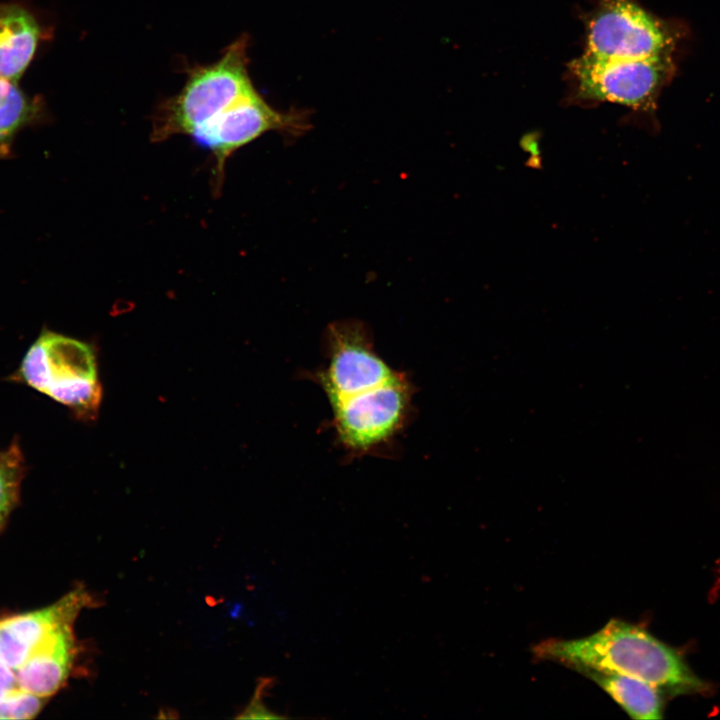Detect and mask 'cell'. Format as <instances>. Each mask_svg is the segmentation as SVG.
Returning a JSON list of instances; mask_svg holds the SVG:
<instances>
[{
	"label": "cell",
	"mask_w": 720,
	"mask_h": 720,
	"mask_svg": "<svg viewBox=\"0 0 720 720\" xmlns=\"http://www.w3.org/2000/svg\"><path fill=\"white\" fill-rule=\"evenodd\" d=\"M305 128L302 117L275 110L253 90L199 127L191 137L214 154L216 176L221 179L226 160L239 148L269 131L296 135Z\"/></svg>",
	"instance_id": "obj_8"
},
{
	"label": "cell",
	"mask_w": 720,
	"mask_h": 720,
	"mask_svg": "<svg viewBox=\"0 0 720 720\" xmlns=\"http://www.w3.org/2000/svg\"><path fill=\"white\" fill-rule=\"evenodd\" d=\"M41 104L16 82L0 77V155L9 151L16 133L38 118Z\"/></svg>",
	"instance_id": "obj_13"
},
{
	"label": "cell",
	"mask_w": 720,
	"mask_h": 720,
	"mask_svg": "<svg viewBox=\"0 0 720 720\" xmlns=\"http://www.w3.org/2000/svg\"><path fill=\"white\" fill-rule=\"evenodd\" d=\"M412 387L399 374L373 389L330 403L340 444L353 456L390 443L408 420Z\"/></svg>",
	"instance_id": "obj_6"
},
{
	"label": "cell",
	"mask_w": 720,
	"mask_h": 720,
	"mask_svg": "<svg viewBox=\"0 0 720 720\" xmlns=\"http://www.w3.org/2000/svg\"><path fill=\"white\" fill-rule=\"evenodd\" d=\"M328 363L315 376L330 403L393 379V370L375 351L368 329L358 321L332 323L326 332Z\"/></svg>",
	"instance_id": "obj_7"
},
{
	"label": "cell",
	"mask_w": 720,
	"mask_h": 720,
	"mask_svg": "<svg viewBox=\"0 0 720 720\" xmlns=\"http://www.w3.org/2000/svg\"><path fill=\"white\" fill-rule=\"evenodd\" d=\"M40 36L35 17L16 3H0V77L17 82L31 62Z\"/></svg>",
	"instance_id": "obj_11"
},
{
	"label": "cell",
	"mask_w": 720,
	"mask_h": 720,
	"mask_svg": "<svg viewBox=\"0 0 720 720\" xmlns=\"http://www.w3.org/2000/svg\"><path fill=\"white\" fill-rule=\"evenodd\" d=\"M17 375L80 417L95 416L101 402L94 351L68 336L44 331L27 350Z\"/></svg>",
	"instance_id": "obj_3"
},
{
	"label": "cell",
	"mask_w": 720,
	"mask_h": 720,
	"mask_svg": "<svg viewBox=\"0 0 720 720\" xmlns=\"http://www.w3.org/2000/svg\"><path fill=\"white\" fill-rule=\"evenodd\" d=\"M534 655L578 672L621 674L649 683L670 694L699 693L706 684L682 656L640 625L611 619L597 632L578 639H549L536 645Z\"/></svg>",
	"instance_id": "obj_1"
},
{
	"label": "cell",
	"mask_w": 720,
	"mask_h": 720,
	"mask_svg": "<svg viewBox=\"0 0 720 720\" xmlns=\"http://www.w3.org/2000/svg\"><path fill=\"white\" fill-rule=\"evenodd\" d=\"M248 39L241 36L214 63L196 66L183 88L156 108L152 140L192 134L254 89L248 73Z\"/></svg>",
	"instance_id": "obj_2"
},
{
	"label": "cell",
	"mask_w": 720,
	"mask_h": 720,
	"mask_svg": "<svg viewBox=\"0 0 720 720\" xmlns=\"http://www.w3.org/2000/svg\"><path fill=\"white\" fill-rule=\"evenodd\" d=\"M585 24L584 53L598 58H649L672 54L675 46L670 25L636 0H594Z\"/></svg>",
	"instance_id": "obj_5"
},
{
	"label": "cell",
	"mask_w": 720,
	"mask_h": 720,
	"mask_svg": "<svg viewBox=\"0 0 720 720\" xmlns=\"http://www.w3.org/2000/svg\"><path fill=\"white\" fill-rule=\"evenodd\" d=\"M262 683H259L254 698L250 702V704L246 707V709L243 711V714H241L239 717L241 718H285V716L279 715L274 713L273 711L266 708L264 705V702L262 701V697L264 696V691L268 687L267 683L269 680L264 679L261 681Z\"/></svg>",
	"instance_id": "obj_16"
},
{
	"label": "cell",
	"mask_w": 720,
	"mask_h": 720,
	"mask_svg": "<svg viewBox=\"0 0 720 720\" xmlns=\"http://www.w3.org/2000/svg\"><path fill=\"white\" fill-rule=\"evenodd\" d=\"M571 99L594 105L617 103L652 114L657 98L674 73L672 54L641 59H606L583 54L568 66Z\"/></svg>",
	"instance_id": "obj_4"
},
{
	"label": "cell",
	"mask_w": 720,
	"mask_h": 720,
	"mask_svg": "<svg viewBox=\"0 0 720 720\" xmlns=\"http://www.w3.org/2000/svg\"><path fill=\"white\" fill-rule=\"evenodd\" d=\"M93 600L79 587L48 607L1 616L0 664L16 680L20 668L61 632L73 627L80 611L90 606Z\"/></svg>",
	"instance_id": "obj_9"
},
{
	"label": "cell",
	"mask_w": 720,
	"mask_h": 720,
	"mask_svg": "<svg viewBox=\"0 0 720 720\" xmlns=\"http://www.w3.org/2000/svg\"><path fill=\"white\" fill-rule=\"evenodd\" d=\"M78 652L73 627L64 630L20 668L17 688L49 699L71 676Z\"/></svg>",
	"instance_id": "obj_10"
},
{
	"label": "cell",
	"mask_w": 720,
	"mask_h": 720,
	"mask_svg": "<svg viewBox=\"0 0 720 720\" xmlns=\"http://www.w3.org/2000/svg\"><path fill=\"white\" fill-rule=\"evenodd\" d=\"M48 699L20 689L0 698V719H32L42 710Z\"/></svg>",
	"instance_id": "obj_15"
},
{
	"label": "cell",
	"mask_w": 720,
	"mask_h": 720,
	"mask_svg": "<svg viewBox=\"0 0 720 720\" xmlns=\"http://www.w3.org/2000/svg\"><path fill=\"white\" fill-rule=\"evenodd\" d=\"M25 465L17 441L0 450V533L19 500Z\"/></svg>",
	"instance_id": "obj_14"
},
{
	"label": "cell",
	"mask_w": 720,
	"mask_h": 720,
	"mask_svg": "<svg viewBox=\"0 0 720 720\" xmlns=\"http://www.w3.org/2000/svg\"><path fill=\"white\" fill-rule=\"evenodd\" d=\"M611 696L633 719L663 718L662 691L642 680L613 673L583 672Z\"/></svg>",
	"instance_id": "obj_12"
}]
</instances>
